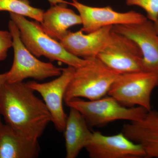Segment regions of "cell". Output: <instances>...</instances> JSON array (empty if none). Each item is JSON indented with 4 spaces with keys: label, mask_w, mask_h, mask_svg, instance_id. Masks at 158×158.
Returning a JSON list of instances; mask_svg holds the SVG:
<instances>
[{
    "label": "cell",
    "mask_w": 158,
    "mask_h": 158,
    "mask_svg": "<svg viewBox=\"0 0 158 158\" xmlns=\"http://www.w3.org/2000/svg\"><path fill=\"white\" fill-rule=\"evenodd\" d=\"M34 91L27 83L5 82L0 88V114L19 135L38 140L52 118Z\"/></svg>",
    "instance_id": "obj_1"
},
{
    "label": "cell",
    "mask_w": 158,
    "mask_h": 158,
    "mask_svg": "<svg viewBox=\"0 0 158 158\" xmlns=\"http://www.w3.org/2000/svg\"><path fill=\"white\" fill-rule=\"evenodd\" d=\"M10 17L19 30L23 43L35 56H44L51 61H59L75 68L87 63V59L69 52L60 42L47 34L40 23L31 21L25 16L13 13H10Z\"/></svg>",
    "instance_id": "obj_2"
},
{
    "label": "cell",
    "mask_w": 158,
    "mask_h": 158,
    "mask_svg": "<svg viewBox=\"0 0 158 158\" xmlns=\"http://www.w3.org/2000/svg\"><path fill=\"white\" fill-rule=\"evenodd\" d=\"M86 59V64L76 68L65 92V102L79 98L95 100L104 97L120 74L109 68L97 57Z\"/></svg>",
    "instance_id": "obj_3"
},
{
    "label": "cell",
    "mask_w": 158,
    "mask_h": 158,
    "mask_svg": "<svg viewBox=\"0 0 158 158\" xmlns=\"http://www.w3.org/2000/svg\"><path fill=\"white\" fill-rule=\"evenodd\" d=\"M65 104L69 108L79 111L90 127L104 126L118 120L138 121L148 111L140 106H124L110 96L95 100L74 98L65 102Z\"/></svg>",
    "instance_id": "obj_4"
},
{
    "label": "cell",
    "mask_w": 158,
    "mask_h": 158,
    "mask_svg": "<svg viewBox=\"0 0 158 158\" xmlns=\"http://www.w3.org/2000/svg\"><path fill=\"white\" fill-rule=\"evenodd\" d=\"M9 28L12 37L14 57L11 69L6 73V82H23L28 78L42 81L61 74L62 68L51 62L40 61L27 49L21 39L17 26L11 20L9 21Z\"/></svg>",
    "instance_id": "obj_5"
},
{
    "label": "cell",
    "mask_w": 158,
    "mask_h": 158,
    "mask_svg": "<svg viewBox=\"0 0 158 158\" xmlns=\"http://www.w3.org/2000/svg\"><path fill=\"white\" fill-rule=\"evenodd\" d=\"M158 86V74L154 73L141 71L120 74L108 94L124 106H137L149 111L152 94Z\"/></svg>",
    "instance_id": "obj_6"
},
{
    "label": "cell",
    "mask_w": 158,
    "mask_h": 158,
    "mask_svg": "<svg viewBox=\"0 0 158 158\" xmlns=\"http://www.w3.org/2000/svg\"><path fill=\"white\" fill-rule=\"evenodd\" d=\"M97 57L109 68L119 74L144 71L142 55L138 44L113 30L106 45Z\"/></svg>",
    "instance_id": "obj_7"
},
{
    "label": "cell",
    "mask_w": 158,
    "mask_h": 158,
    "mask_svg": "<svg viewBox=\"0 0 158 158\" xmlns=\"http://www.w3.org/2000/svg\"><path fill=\"white\" fill-rule=\"evenodd\" d=\"M75 69L70 66L62 69V73L57 78L47 83H27L29 87L42 96L52 116L55 127L60 132H64L67 117L63 109L64 96Z\"/></svg>",
    "instance_id": "obj_8"
},
{
    "label": "cell",
    "mask_w": 158,
    "mask_h": 158,
    "mask_svg": "<svg viewBox=\"0 0 158 158\" xmlns=\"http://www.w3.org/2000/svg\"><path fill=\"white\" fill-rule=\"evenodd\" d=\"M69 4L78 11L83 25L81 30L87 34L103 27L138 23L148 19L143 15L136 11L118 12L110 6L101 8L90 7L79 2L77 0H72Z\"/></svg>",
    "instance_id": "obj_9"
},
{
    "label": "cell",
    "mask_w": 158,
    "mask_h": 158,
    "mask_svg": "<svg viewBox=\"0 0 158 158\" xmlns=\"http://www.w3.org/2000/svg\"><path fill=\"white\" fill-rule=\"evenodd\" d=\"M112 30L128 37L138 44L142 55L143 70L158 74V35L153 22L113 26Z\"/></svg>",
    "instance_id": "obj_10"
},
{
    "label": "cell",
    "mask_w": 158,
    "mask_h": 158,
    "mask_svg": "<svg viewBox=\"0 0 158 158\" xmlns=\"http://www.w3.org/2000/svg\"><path fill=\"white\" fill-rule=\"evenodd\" d=\"M85 148L90 158L145 157L141 145L130 140L122 132L111 136L93 132L91 141Z\"/></svg>",
    "instance_id": "obj_11"
},
{
    "label": "cell",
    "mask_w": 158,
    "mask_h": 158,
    "mask_svg": "<svg viewBox=\"0 0 158 158\" xmlns=\"http://www.w3.org/2000/svg\"><path fill=\"white\" fill-rule=\"evenodd\" d=\"M113 26L103 27L88 34L81 30L75 32L69 31L59 41L69 52L83 59L97 57L108 43Z\"/></svg>",
    "instance_id": "obj_12"
},
{
    "label": "cell",
    "mask_w": 158,
    "mask_h": 158,
    "mask_svg": "<svg viewBox=\"0 0 158 158\" xmlns=\"http://www.w3.org/2000/svg\"><path fill=\"white\" fill-rule=\"evenodd\" d=\"M122 132L141 145L145 157L158 158V111H148L142 119L123 125Z\"/></svg>",
    "instance_id": "obj_13"
},
{
    "label": "cell",
    "mask_w": 158,
    "mask_h": 158,
    "mask_svg": "<svg viewBox=\"0 0 158 158\" xmlns=\"http://www.w3.org/2000/svg\"><path fill=\"white\" fill-rule=\"evenodd\" d=\"M64 132L66 158L77 157L90 143L93 133L83 115L73 108H70Z\"/></svg>",
    "instance_id": "obj_14"
},
{
    "label": "cell",
    "mask_w": 158,
    "mask_h": 158,
    "mask_svg": "<svg viewBox=\"0 0 158 158\" xmlns=\"http://www.w3.org/2000/svg\"><path fill=\"white\" fill-rule=\"evenodd\" d=\"M40 151L38 140L26 138L8 125L0 131V158H34Z\"/></svg>",
    "instance_id": "obj_15"
},
{
    "label": "cell",
    "mask_w": 158,
    "mask_h": 158,
    "mask_svg": "<svg viewBox=\"0 0 158 158\" xmlns=\"http://www.w3.org/2000/svg\"><path fill=\"white\" fill-rule=\"evenodd\" d=\"M67 5L59 4L52 6L44 12L40 23L47 34L59 41L68 33V29L71 27L82 24L80 15L67 8Z\"/></svg>",
    "instance_id": "obj_16"
},
{
    "label": "cell",
    "mask_w": 158,
    "mask_h": 158,
    "mask_svg": "<svg viewBox=\"0 0 158 158\" xmlns=\"http://www.w3.org/2000/svg\"><path fill=\"white\" fill-rule=\"evenodd\" d=\"M0 11L27 16L42 22L44 11L30 5L28 0H0Z\"/></svg>",
    "instance_id": "obj_17"
},
{
    "label": "cell",
    "mask_w": 158,
    "mask_h": 158,
    "mask_svg": "<svg viewBox=\"0 0 158 158\" xmlns=\"http://www.w3.org/2000/svg\"><path fill=\"white\" fill-rule=\"evenodd\" d=\"M128 6H136L145 10L148 19L155 21L158 16V0H126Z\"/></svg>",
    "instance_id": "obj_18"
},
{
    "label": "cell",
    "mask_w": 158,
    "mask_h": 158,
    "mask_svg": "<svg viewBox=\"0 0 158 158\" xmlns=\"http://www.w3.org/2000/svg\"><path fill=\"white\" fill-rule=\"evenodd\" d=\"M12 47V37L10 32L0 30V61L7 57L8 51Z\"/></svg>",
    "instance_id": "obj_19"
},
{
    "label": "cell",
    "mask_w": 158,
    "mask_h": 158,
    "mask_svg": "<svg viewBox=\"0 0 158 158\" xmlns=\"http://www.w3.org/2000/svg\"><path fill=\"white\" fill-rule=\"evenodd\" d=\"M48 1L52 6L59 4H69V2H66V1H64V0H48Z\"/></svg>",
    "instance_id": "obj_20"
},
{
    "label": "cell",
    "mask_w": 158,
    "mask_h": 158,
    "mask_svg": "<svg viewBox=\"0 0 158 158\" xmlns=\"http://www.w3.org/2000/svg\"><path fill=\"white\" fill-rule=\"evenodd\" d=\"M6 82V73L0 74V88L1 86Z\"/></svg>",
    "instance_id": "obj_21"
},
{
    "label": "cell",
    "mask_w": 158,
    "mask_h": 158,
    "mask_svg": "<svg viewBox=\"0 0 158 158\" xmlns=\"http://www.w3.org/2000/svg\"><path fill=\"white\" fill-rule=\"evenodd\" d=\"M154 26L156 32L158 35V16L157 18L156 19L155 21L153 22Z\"/></svg>",
    "instance_id": "obj_22"
},
{
    "label": "cell",
    "mask_w": 158,
    "mask_h": 158,
    "mask_svg": "<svg viewBox=\"0 0 158 158\" xmlns=\"http://www.w3.org/2000/svg\"><path fill=\"white\" fill-rule=\"evenodd\" d=\"M3 123H2V120H1V117H0V131L2 129V128L3 127Z\"/></svg>",
    "instance_id": "obj_23"
}]
</instances>
